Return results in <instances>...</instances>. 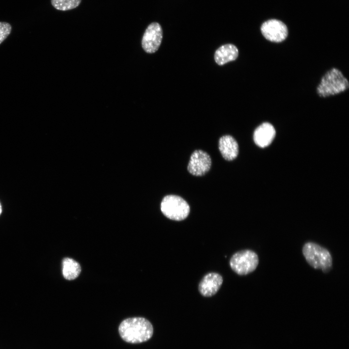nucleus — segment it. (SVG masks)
<instances>
[{
  "mask_svg": "<svg viewBox=\"0 0 349 349\" xmlns=\"http://www.w3.org/2000/svg\"><path fill=\"white\" fill-rule=\"evenodd\" d=\"M163 32L160 25L152 22L146 29L142 40L144 50L148 53H153L159 49L162 39Z\"/></svg>",
  "mask_w": 349,
  "mask_h": 349,
  "instance_id": "obj_7",
  "label": "nucleus"
},
{
  "mask_svg": "<svg viewBox=\"0 0 349 349\" xmlns=\"http://www.w3.org/2000/svg\"><path fill=\"white\" fill-rule=\"evenodd\" d=\"M1 212H2L1 206L0 203V215L1 213Z\"/></svg>",
  "mask_w": 349,
  "mask_h": 349,
  "instance_id": "obj_16",
  "label": "nucleus"
},
{
  "mask_svg": "<svg viewBox=\"0 0 349 349\" xmlns=\"http://www.w3.org/2000/svg\"><path fill=\"white\" fill-rule=\"evenodd\" d=\"M12 27L5 22H0V44L11 33Z\"/></svg>",
  "mask_w": 349,
  "mask_h": 349,
  "instance_id": "obj_15",
  "label": "nucleus"
},
{
  "mask_svg": "<svg viewBox=\"0 0 349 349\" xmlns=\"http://www.w3.org/2000/svg\"><path fill=\"white\" fill-rule=\"evenodd\" d=\"M219 149L222 157L226 160L235 159L238 154V145L236 140L230 135H224L219 140Z\"/></svg>",
  "mask_w": 349,
  "mask_h": 349,
  "instance_id": "obj_11",
  "label": "nucleus"
},
{
  "mask_svg": "<svg viewBox=\"0 0 349 349\" xmlns=\"http://www.w3.org/2000/svg\"><path fill=\"white\" fill-rule=\"evenodd\" d=\"M232 270L239 275H245L253 272L259 263L257 254L251 250H243L235 253L230 260Z\"/></svg>",
  "mask_w": 349,
  "mask_h": 349,
  "instance_id": "obj_5",
  "label": "nucleus"
},
{
  "mask_svg": "<svg viewBox=\"0 0 349 349\" xmlns=\"http://www.w3.org/2000/svg\"><path fill=\"white\" fill-rule=\"evenodd\" d=\"M349 87V81L341 71L333 68L322 77L317 91L320 96L325 97L343 92Z\"/></svg>",
  "mask_w": 349,
  "mask_h": 349,
  "instance_id": "obj_2",
  "label": "nucleus"
},
{
  "mask_svg": "<svg viewBox=\"0 0 349 349\" xmlns=\"http://www.w3.org/2000/svg\"><path fill=\"white\" fill-rule=\"evenodd\" d=\"M160 209L167 218L176 221L185 219L190 211L188 203L182 197L175 195L165 196L161 202Z\"/></svg>",
  "mask_w": 349,
  "mask_h": 349,
  "instance_id": "obj_4",
  "label": "nucleus"
},
{
  "mask_svg": "<svg viewBox=\"0 0 349 349\" xmlns=\"http://www.w3.org/2000/svg\"><path fill=\"white\" fill-rule=\"evenodd\" d=\"M238 50L236 46L232 44L223 45L218 48L214 54V60L219 65H222L235 60L238 57Z\"/></svg>",
  "mask_w": 349,
  "mask_h": 349,
  "instance_id": "obj_12",
  "label": "nucleus"
},
{
  "mask_svg": "<svg viewBox=\"0 0 349 349\" xmlns=\"http://www.w3.org/2000/svg\"><path fill=\"white\" fill-rule=\"evenodd\" d=\"M81 267L75 260L65 258L63 260V274L64 278L68 280L76 278L80 274Z\"/></svg>",
  "mask_w": 349,
  "mask_h": 349,
  "instance_id": "obj_13",
  "label": "nucleus"
},
{
  "mask_svg": "<svg viewBox=\"0 0 349 349\" xmlns=\"http://www.w3.org/2000/svg\"><path fill=\"white\" fill-rule=\"evenodd\" d=\"M211 166L210 156L201 150H195L191 155L187 169L195 176H202L207 173Z\"/></svg>",
  "mask_w": 349,
  "mask_h": 349,
  "instance_id": "obj_8",
  "label": "nucleus"
},
{
  "mask_svg": "<svg viewBox=\"0 0 349 349\" xmlns=\"http://www.w3.org/2000/svg\"><path fill=\"white\" fill-rule=\"evenodd\" d=\"M81 0H51L52 5L61 11H68L77 7Z\"/></svg>",
  "mask_w": 349,
  "mask_h": 349,
  "instance_id": "obj_14",
  "label": "nucleus"
},
{
  "mask_svg": "<svg viewBox=\"0 0 349 349\" xmlns=\"http://www.w3.org/2000/svg\"><path fill=\"white\" fill-rule=\"evenodd\" d=\"M121 338L132 344L141 343L149 340L153 333L150 322L143 317H134L124 320L118 328Z\"/></svg>",
  "mask_w": 349,
  "mask_h": 349,
  "instance_id": "obj_1",
  "label": "nucleus"
},
{
  "mask_svg": "<svg viewBox=\"0 0 349 349\" xmlns=\"http://www.w3.org/2000/svg\"><path fill=\"white\" fill-rule=\"evenodd\" d=\"M276 131L273 126L268 122H265L257 127L254 131V141L258 146L266 147L272 143Z\"/></svg>",
  "mask_w": 349,
  "mask_h": 349,
  "instance_id": "obj_10",
  "label": "nucleus"
},
{
  "mask_svg": "<svg viewBox=\"0 0 349 349\" xmlns=\"http://www.w3.org/2000/svg\"><path fill=\"white\" fill-rule=\"evenodd\" d=\"M222 282V277L219 273H208L205 275L200 282L198 286L199 291L203 296H212L218 291Z\"/></svg>",
  "mask_w": 349,
  "mask_h": 349,
  "instance_id": "obj_9",
  "label": "nucleus"
},
{
  "mask_svg": "<svg viewBox=\"0 0 349 349\" xmlns=\"http://www.w3.org/2000/svg\"><path fill=\"white\" fill-rule=\"evenodd\" d=\"M261 32L266 39L275 43L283 42L288 35V29L286 24L275 19L264 22L261 26Z\"/></svg>",
  "mask_w": 349,
  "mask_h": 349,
  "instance_id": "obj_6",
  "label": "nucleus"
},
{
  "mask_svg": "<svg viewBox=\"0 0 349 349\" xmlns=\"http://www.w3.org/2000/svg\"><path fill=\"white\" fill-rule=\"evenodd\" d=\"M302 251L306 261L313 268L327 272L332 268V257L327 249L316 243L307 242L303 245Z\"/></svg>",
  "mask_w": 349,
  "mask_h": 349,
  "instance_id": "obj_3",
  "label": "nucleus"
}]
</instances>
